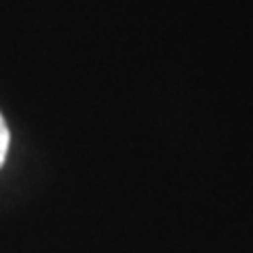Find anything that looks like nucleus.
Here are the masks:
<instances>
[{
	"label": "nucleus",
	"mask_w": 253,
	"mask_h": 253,
	"mask_svg": "<svg viewBox=\"0 0 253 253\" xmlns=\"http://www.w3.org/2000/svg\"><path fill=\"white\" fill-rule=\"evenodd\" d=\"M6 152H9V129H6V123L0 114V167L6 158Z\"/></svg>",
	"instance_id": "f257e3e1"
}]
</instances>
